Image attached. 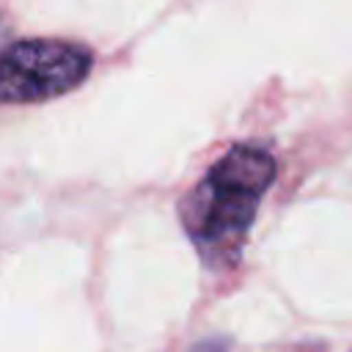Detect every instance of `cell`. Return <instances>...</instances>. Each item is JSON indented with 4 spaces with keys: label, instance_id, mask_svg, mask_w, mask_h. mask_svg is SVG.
Wrapping results in <instances>:
<instances>
[{
    "label": "cell",
    "instance_id": "cell-2",
    "mask_svg": "<svg viewBox=\"0 0 352 352\" xmlns=\"http://www.w3.org/2000/svg\"><path fill=\"white\" fill-rule=\"evenodd\" d=\"M88 47L60 38H25L0 52V104H33L74 91L91 72Z\"/></svg>",
    "mask_w": 352,
    "mask_h": 352
},
{
    "label": "cell",
    "instance_id": "cell-3",
    "mask_svg": "<svg viewBox=\"0 0 352 352\" xmlns=\"http://www.w3.org/2000/svg\"><path fill=\"white\" fill-rule=\"evenodd\" d=\"M3 30H6V25H3V16H0V41H3Z\"/></svg>",
    "mask_w": 352,
    "mask_h": 352
},
{
    "label": "cell",
    "instance_id": "cell-1",
    "mask_svg": "<svg viewBox=\"0 0 352 352\" xmlns=\"http://www.w3.org/2000/svg\"><path fill=\"white\" fill-rule=\"evenodd\" d=\"M272 182V154L236 143L182 198L179 220L209 270H228L239 261L258 201Z\"/></svg>",
    "mask_w": 352,
    "mask_h": 352
}]
</instances>
